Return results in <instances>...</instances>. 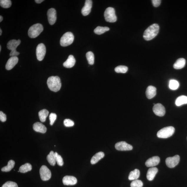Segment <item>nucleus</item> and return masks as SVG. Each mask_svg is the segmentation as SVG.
<instances>
[{
    "mask_svg": "<svg viewBox=\"0 0 187 187\" xmlns=\"http://www.w3.org/2000/svg\"><path fill=\"white\" fill-rule=\"evenodd\" d=\"M158 172V170L156 167H152L149 168L147 174L148 180L150 181L153 180Z\"/></svg>",
    "mask_w": 187,
    "mask_h": 187,
    "instance_id": "obj_20",
    "label": "nucleus"
},
{
    "mask_svg": "<svg viewBox=\"0 0 187 187\" xmlns=\"http://www.w3.org/2000/svg\"><path fill=\"white\" fill-rule=\"evenodd\" d=\"M0 5L4 8H9L11 6V2L10 0H1Z\"/></svg>",
    "mask_w": 187,
    "mask_h": 187,
    "instance_id": "obj_33",
    "label": "nucleus"
},
{
    "mask_svg": "<svg viewBox=\"0 0 187 187\" xmlns=\"http://www.w3.org/2000/svg\"><path fill=\"white\" fill-rule=\"evenodd\" d=\"M128 70V67L125 66H119L115 68V71L117 73H125Z\"/></svg>",
    "mask_w": 187,
    "mask_h": 187,
    "instance_id": "obj_34",
    "label": "nucleus"
},
{
    "mask_svg": "<svg viewBox=\"0 0 187 187\" xmlns=\"http://www.w3.org/2000/svg\"><path fill=\"white\" fill-rule=\"evenodd\" d=\"M47 16L49 24L51 25L54 24L57 20V13L56 10L54 8L49 9L47 12Z\"/></svg>",
    "mask_w": 187,
    "mask_h": 187,
    "instance_id": "obj_12",
    "label": "nucleus"
},
{
    "mask_svg": "<svg viewBox=\"0 0 187 187\" xmlns=\"http://www.w3.org/2000/svg\"><path fill=\"white\" fill-rule=\"evenodd\" d=\"M56 155L54 151H51L49 154L47 155V159L51 165L54 166L56 164Z\"/></svg>",
    "mask_w": 187,
    "mask_h": 187,
    "instance_id": "obj_23",
    "label": "nucleus"
},
{
    "mask_svg": "<svg viewBox=\"0 0 187 187\" xmlns=\"http://www.w3.org/2000/svg\"><path fill=\"white\" fill-rule=\"evenodd\" d=\"M40 174L41 179L44 181H48L52 177V173L49 169L45 165H43L40 170Z\"/></svg>",
    "mask_w": 187,
    "mask_h": 187,
    "instance_id": "obj_7",
    "label": "nucleus"
},
{
    "mask_svg": "<svg viewBox=\"0 0 187 187\" xmlns=\"http://www.w3.org/2000/svg\"><path fill=\"white\" fill-rule=\"evenodd\" d=\"M1 46H0V52H1Z\"/></svg>",
    "mask_w": 187,
    "mask_h": 187,
    "instance_id": "obj_46",
    "label": "nucleus"
},
{
    "mask_svg": "<svg viewBox=\"0 0 187 187\" xmlns=\"http://www.w3.org/2000/svg\"><path fill=\"white\" fill-rule=\"evenodd\" d=\"M74 39V35L72 32H67L61 37L60 44L62 47H67L71 44Z\"/></svg>",
    "mask_w": 187,
    "mask_h": 187,
    "instance_id": "obj_5",
    "label": "nucleus"
},
{
    "mask_svg": "<svg viewBox=\"0 0 187 187\" xmlns=\"http://www.w3.org/2000/svg\"><path fill=\"white\" fill-rule=\"evenodd\" d=\"M3 20V17L1 15L0 16V22H1Z\"/></svg>",
    "mask_w": 187,
    "mask_h": 187,
    "instance_id": "obj_44",
    "label": "nucleus"
},
{
    "mask_svg": "<svg viewBox=\"0 0 187 187\" xmlns=\"http://www.w3.org/2000/svg\"><path fill=\"white\" fill-rule=\"evenodd\" d=\"M1 187H18L16 183L12 181H8L3 185Z\"/></svg>",
    "mask_w": 187,
    "mask_h": 187,
    "instance_id": "obj_36",
    "label": "nucleus"
},
{
    "mask_svg": "<svg viewBox=\"0 0 187 187\" xmlns=\"http://www.w3.org/2000/svg\"><path fill=\"white\" fill-rule=\"evenodd\" d=\"M180 157L176 155L173 157H169L166 159V164L167 167L170 168H173L178 165L180 162Z\"/></svg>",
    "mask_w": 187,
    "mask_h": 187,
    "instance_id": "obj_9",
    "label": "nucleus"
},
{
    "mask_svg": "<svg viewBox=\"0 0 187 187\" xmlns=\"http://www.w3.org/2000/svg\"><path fill=\"white\" fill-rule=\"evenodd\" d=\"M57 115L54 113H51L49 115V120L50 121V125H52L56 120Z\"/></svg>",
    "mask_w": 187,
    "mask_h": 187,
    "instance_id": "obj_38",
    "label": "nucleus"
},
{
    "mask_svg": "<svg viewBox=\"0 0 187 187\" xmlns=\"http://www.w3.org/2000/svg\"><path fill=\"white\" fill-rule=\"evenodd\" d=\"M77 179L73 176H66L62 180V182L66 186H73L77 183Z\"/></svg>",
    "mask_w": 187,
    "mask_h": 187,
    "instance_id": "obj_14",
    "label": "nucleus"
},
{
    "mask_svg": "<svg viewBox=\"0 0 187 187\" xmlns=\"http://www.w3.org/2000/svg\"><path fill=\"white\" fill-rule=\"evenodd\" d=\"M179 83L178 81L176 80H171L169 82V88L171 90H175L178 89L179 87Z\"/></svg>",
    "mask_w": 187,
    "mask_h": 187,
    "instance_id": "obj_31",
    "label": "nucleus"
},
{
    "mask_svg": "<svg viewBox=\"0 0 187 187\" xmlns=\"http://www.w3.org/2000/svg\"><path fill=\"white\" fill-rule=\"evenodd\" d=\"M43 30L42 25L40 23H37L30 27L28 31V35L31 38H36L40 35Z\"/></svg>",
    "mask_w": 187,
    "mask_h": 187,
    "instance_id": "obj_3",
    "label": "nucleus"
},
{
    "mask_svg": "<svg viewBox=\"0 0 187 187\" xmlns=\"http://www.w3.org/2000/svg\"><path fill=\"white\" fill-rule=\"evenodd\" d=\"M187 104V96L182 95L179 96L177 98L176 101V106H180L184 104Z\"/></svg>",
    "mask_w": 187,
    "mask_h": 187,
    "instance_id": "obj_26",
    "label": "nucleus"
},
{
    "mask_svg": "<svg viewBox=\"0 0 187 187\" xmlns=\"http://www.w3.org/2000/svg\"><path fill=\"white\" fill-rule=\"evenodd\" d=\"M76 63V60L74 57L70 55L68 57L67 59L63 64V66L66 68H71L74 67Z\"/></svg>",
    "mask_w": 187,
    "mask_h": 187,
    "instance_id": "obj_21",
    "label": "nucleus"
},
{
    "mask_svg": "<svg viewBox=\"0 0 187 187\" xmlns=\"http://www.w3.org/2000/svg\"><path fill=\"white\" fill-rule=\"evenodd\" d=\"M33 129L37 132L44 133L46 132L47 129L46 126L39 122L35 123L33 125Z\"/></svg>",
    "mask_w": 187,
    "mask_h": 187,
    "instance_id": "obj_18",
    "label": "nucleus"
},
{
    "mask_svg": "<svg viewBox=\"0 0 187 187\" xmlns=\"http://www.w3.org/2000/svg\"><path fill=\"white\" fill-rule=\"evenodd\" d=\"M104 16L106 21L107 22L114 23L117 20L115 9L111 7H108L106 9L104 12Z\"/></svg>",
    "mask_w": 187,
    "mask_h": 187,
    "instance_id": "obj_6",
    "label": "nucleus"
},
{
    "mask_svg": "<svg viewBox=\"0 0 187 187\" xmlns=\"http://www.w3.org/2000/svg\"></svg>",
    "mask_w": 187,
    "mask_h": 187,
    "instance_id": "obj_47",
    "label": "nucleus"
},
{
    "mask_svg": "<svg viewBox=\"0 0 187 187\" xmlns=\"http://www.w3.org/2000/svg\"><path fill=\"white\" fill-rule=\"evenodd\" d=\"M92 6V1L91 0H86L85 5L82 9V13L84 16L89 14Z\"/></svg>",
    "mask_w": 187,
    "mask_h": 187,
    "instance_id": "obj_13",
    "label": "nucleus"
},
{
    "mask_svg": "<svg viewBox=\"0 0 187 187\" xmlns=\"http://www.w3.org/2000/svg\"><path fill=\"white\" fill-rule=\"evenodd\" d=\"M19 54V53L17 52L16 50L11 51L9 54L10 56L11 57H17Z\"/></svg>",
    "mask_w": 187,
    "mask_h": 187,
    "instance_id": "obj_42",
    "label": "nucleus"
},
{
    "mask_svg": "<svg viewBox=\"0 0 187 187\" xmlns=\"http://www.w3.org/2000/svg\"><path fill=\"white\" fill-rule=\"evenodd\" d=\"M104 153L103 152H99L96 153L92 157L90 161L92 164H95L98 161L103 158L104 156Z\"/></svg>",
    "mask_w": 187,
    "mask_h": 187,
    "instance_id": "obj_24",
    "label": "nucleus"
},
{
    "mask_svg": "<svg viewBox=\"0 0 187 187\" xmlns=\"http://www.w3.org/2000/svg\"><path fill=\"white\" fill-rule=\"evenodd\" d=\"M143 184L141 180H133L130 185L131 187H142Z\"/></svg>",
    "mask_w": 187,
    "mask_h": 187,
    "instance_id": "obj_35",
    "label": "nucleus"
},
{
    "mask_svg": "<svg viewBox=\"0 0 187 187\" xmlns=\"http://www.w3.org/2000/svg\"><path fill=\"white\" fill-rule=\"evenodd\" d=\"M21 41L20 40H11L8 42L7 47L8 49L11 51L16 50L18 46L20 44Z\"/></svg>",
    "mask_w": 187,
    "mask_h": 187,
    "instance_id": "obj_17",
    "label": "nucleus"
},
{
    "mask_svg": "<svg viewBox=\"0 0 187 187\" xmlns=\"http://www.w3.org/2000/svg\"><path fill=\"white\" fill-rule=\"evenodd\" d=\"M175 131L174 127L169 126L163 128L158 132L157 136L159 138H167L174 134Z\"/></svg>",
    "mask_w": 187,
    "mask_h": 187,
    "instance_id": "obj_4",
    "label": "nucleus"
},
{
    "mask_svg": "<svg viewBox=\"0 0 187 187\" xmlns=\"http://www.w3.org/2000/svg\"><path fill=\"white\" fill-rule=\"evenodd\" d=\"M153 5L155 7H158L160 5L161 1L160 0H153L152 1Z\"/></svg>",
    "mask_w": 187,
    "mask_h": 187,
    "instance_id": "obj_41",
    "label": "nucleus"
},
{
    "mask_svg": "<svg viewBox=\"0 0 187 187\" xmlns=\"http://www.w3.org/2000/svg\"><path fill=\"white\" fill-rule=\"evenodd\" d=\"M153 109L155 115L159 117L164 116L166 113L164 106L160 103L155 104L153 107Z\"/></svg>",
    "mask_w": 187,
    "mask_h": 187,
    "instance_id": "obj_10",
    "label": "nucleus"
},
{
    "mask_svg": "<svg viewBox=\"0 0 187 187\" xmlns=\"http://www.w3.org/2000/svg\"><path fill=\"white\" fill-rule=\"evenodd\" d=\"M46 52V47L43 43H41L37 46L36 55L37 60L42 61L44 59Z\"/></svg>",
    "mask_w": 187,
    "mask_h": 187,
    "instance_id": "obj_8",
    "label": "nucleus"
},
{
    "mask_svg": "<svg viewBox=\"0 0 187 187\" xmlns=\"http://www.w3.org/2000/svg\"><path fill=\"white\" fill-rule=\"evenodd\" d=\"M140 175V172L139 170L136 169L130 173L128 178L130 180H136L139 178Z\"/></svg>",
    "mask_w": 187,
    "mask_h": 187,
    "instance_id": "obj_25",
    "label": "nucleus"
},
{
    "mask_svg": "<svg viewBox=\"0 0 187 187\" xmlns=\"http://www.w3.org/2000/svg\"><path fill=\"white\" fill-rule=\"evenodd\" d=\"M2 34V30L1 29H0V35H1Z\"/></svg>",
    "mask_w": 187,
    "mask_h": 187,
    "instance_id": "obj_45",
    "label": "nucleus"
},
{
    "mask_svg": "<svg viewBox=\"0 0 187 187\" xmlns=\"http://www.w3.org/2000/svg\"><path fill=\"white\" fill-rule=\"evenodd\" d=\"M32 170V165L29 163H27L21 166L19 168V171L21 173H25Z\"/></svg>",
    "mask_w": 187,
    "mask_h": 187,
    "instance_id": "obj_28",
    "label": "nucleus"
},
{
    "mask_svg": "<svg viewBox=\"0 0 187 187\" xmlns=\"http://www.w3.org/2000/svg\"><path fill=\"white\" fill-rule=\"evenodd\" d=\"M160 161V159L158 156H154L148 159L145 165L148 167H153L158 165Z\"/></svg>",
    "mask_w": 187,
    "mask_h": 187,
    "instance_id": "obj_16",
    "label": "nucleus"
},
{
    "mask_svg": "<svg viewBox=\"0 0 187 187\" xmlns=\"http://www.w3.org/2000/svg\"><path fill=\"white\" fill-rule=\"evenodd\" d=\"M116 149L119 151H129L133 149V147L125 141L119 142L115 145Z\"/></svg>",
    "mask_w": 187,
    "mask_h": 187,
    "instance_id": "obj_11",
    "label": "nucleus"
},
{
    "mask_svg": "<svg viewBox=\"0 0 187 187\" xmlns=\"http://www.w3.org/2000/svg\"><path fill=\"white\" fill-rule=\"evenodd\" d=\"M186 64V60L184 58H179L175 63L173 67L176 69H181L184 67Z\"/></svg>",
    "mask_w": 187,
    "mask_h": 187,
    "instance_id": "obj_22",
    "label": "nucleus"
},
{
    "mask_svg": "<svg viewBox=\"0 0 187 187\" xmlns=\"http://www.w3.org/2000/svg\"><path fill=\"white\" fill-rule=\"evenodd\" d=\"M109 30L110 28L109 27L98 26L94 29V32L96 34L101 35Z\"/></svg>",
    "mask_w": 187,
    "mask_h": 187,
    "instance_id": "obj_30",
    "label": "nucleus"
},
{
    "mask_svg": "<svg viewBox=\"0 0 187 187\" xmlns=\"http://www.w3.org/2000/svg\"><path fill=\"white\" fill-rule=\"evenodd\" d=\"M49 113V111L46 109H43L39 112V116L41 122L43 123L46 121V118L48 117Z\"/></svg>",
    "mask_w": 187,
    "mask_h": 187,
    "instance_id": "obj_27",
    "label": "nucleus"
},
{
    "mask_svg": "<svg viewBox=\"0 0 187 187\" xmlns=\"http://www.w3.org/2000/svg\"><path fill=\"white\" fill-rule=\"evenodd\" d=\"M47 84L49 89L55 92L59 91L62 86L60 78L57 76L49 77L47 80Z\"/></svg>",
    "mask_w": 187,
    "mask_h": 187,
    "instance_id": "obj_2",
    "label": "nucleus"
},
{
    "mask_svg": "<svg viewBox=\"0 0 187 187\" xmlns=\"http://www.w3.org/2000/svg\"><path fill=\"white\" fill-rule=\"evenodd\" d=\"M86 57L88 64L90 65H93L94 62V56L93 53L91 52H89L86 53Z\"/></svg>",
    "mask_w": 187,
    "mask_h": 187,
    "instance_id": "obj_32",
    "label": "nucleus"
},
{
    "mask_svg": "<svg viewBox=\"0 0 187 187\" xmlns=\"http://www.w3.org/2000/svg\"><path fill=\"white\" fill-rule=\"evenodd\" d=\"M64 125L66 127H72L74 125L73 121L69 119H66L64 120Z\"/></svg>",
    "mask_w": 187,
    "mask_h": 187,
    "instance_id": "obj_37",
    "label": "nucleus"
},
{
    "mask_svg": "<svg viewBox=\"0 0 187 187\" xmlns=\"http://www.w3.org/2000/svg\"><path fill=\"white\" fill-rule=\"evenodd\" d=\"M6 115L3 112H0V120L1 122H5L6 120Z\"/></svg>",
    "mask_w": 187,
    "mask_h": 187,
    "instance_id": "obj_40",
    "label": "nucleus"
},
{
    "mask_svg": "<svg viewBox=\"0 0 187 187\" xmlns=\"http://www.w3.org/2000/svg\"><path fill=\"white\" fill-rule=\"evenodd\" d=\"M159 29V25L156 23L153 24L145 29L143 33V38L147 41L152 40L158 34Z\"/></svg>",
    "mask_w": 187,
    "mask_h": 187,
    "instance_id": "obj_1",
    "label": "nucleus"
},
{
    "mask_svg": "<svg viewBox=\"0 0 187 187\" xmlns=\"http://www.w3.org/2000/svg\"><path fill=\"white\" fill-rule=\"evenodd\" d=\"M15 165V161L13 160H9L7 166L4 167L2 168L1 170L4 172H8L11 171L12 169H13Z\"/></svg>",
    "mask_w": 187,
    "mask_h": 187,
    "instance_id": "obj_29",
    "label": "nucleus"
},
{
    "mask_svg": "<svg viewBox=\"0 0 187 187\" xmlns=\"http://www.w3.org/2000/svg\"><path fill=\"white\" fill-rule=\"evenodd\" d=\"M56 162L59 166H62L64 165L63 160L60 155H57L56 157Z\"/></svg>",
    "mask_w": 187,
    "mask_h": 187,
    "instance_id": "obj_39",
    "label": "nucleus"
},
{
    "mask_svg": "<svg viewBox=\"0 0 187 187\" xmlns=\"http://www.w3.org/2000/svg\"><path fill=\"white\" fill-rule=\"evenodd\" d=\"M145 94L148 99L154 97L156 94V88L152 86H149L147 88Z\"/></svg>",
    "mask_w": 187,
    "mask_h": 187,
    "instance_id": "obj_19",
    "label": "nucleus"
},
{
    "mask_svg": "<svg viewBox=\"0 0 187 187\" xmlns=\"http://www.w3.org/2000/svg\"><path fill=\"white\" fill-rule=\"evenodd\" d=\"M19 59L17 57H11L8 60L6 65V69L10 70L13 69L18 62Z\"/></svg>",
    "mask_w": 187,
    "mask_h": 187,
    "instance_id": "obj_15",
    "label": "nucleus"
},
{
    "mask_svg": "<svg viewBox=\"0 0 187 187\" xmlns=\"http://www.w3.org/2000/svg\"><path fill=\"white\" fill-rule=\"evenodd\" d=\"M44 1V0H35V1L37 4H40Z\"/></svg>",
    "mask_w": 187,
    "mask_h": 187,
    "instance_id": "obj_43",
    "label": "nucleus"
}]
</instances>
